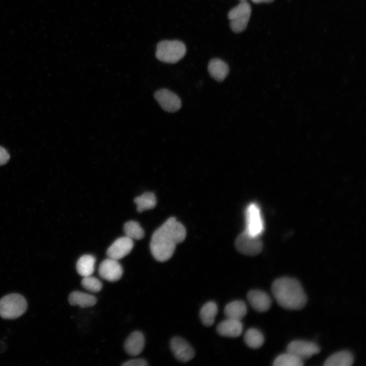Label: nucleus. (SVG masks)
Instances as JSON below:
<instances>
[{
  "label": "nucleus",
  "instance_id": "4be33fe9",
  "mask_svg": "<svg viewBox=\"0 0 366 366\" xmlns=\"http://www.w3.org/2000/svg\"><path fill=\"white\" fill-rule=\"evenodd\" d=\"M244 340L249 347L253 349L260 348L264 344V336L259 329L250 328L245 332Z\"/></svg>",
  "mask_w": 366,
  "mask_h": 366
},
{
  "label": "nucleus",
  "instance_id": "39448f33",
  "mask_svg": "<svg viewBox=\"0 0 366 366\" xmlns=\"http://www.w3.org/2000/svg\"><path fill=\"white\" fill-rule=\"evenodd\" d=\"M252 12L250 5L246 1H241L228 13L230 26L236 33H240L247 27Z\"/></svg>",
  "mask_w": 366,
  "mask_h": 366
},
{
  "label": "nucleus",
  "instance_id": "dca6fc26",
  "mask_svg": "<svg viewBox=\"0 0 366 366\" xmlns=\"http://www.w3.org/2000/svg\"><path fill=\"white\" fill-rule=\"evenodd\" d=\"M208 71L210 76L218 82L223 81L229 73L228 65L220 58H212L208 64Z\"/></svg>",
  "mask_w": 366,
  "mask_h": 366
},
{
  "label": "nucleus",
  "instance_id": "aec40b11",
  "mask_svg": "<svg viewBox=\"0 0 366 366\" xmlns=\"http://www.w3.org/2000/svg\"><path fill=\"white\" fill-rule=\"evenodd\" d=\"M96 259L93 255L86 254L81 256L76 263L77 272L82 277L91 276L95 270Z\"/></svg>",
  "mask_w": 366,
  "mask_h": 366
},
{
  "label": "nucleus",
  "instance_id": "bb28decb",
  "mask_svg": "<svg viewBox=\"0 0 366 366\" xmlns=\"http://www.w3.org/2000/svg\"><path fill=\"white\" fill-rule=\"evenodd\" d=\"M121 365L123 366H146L148 365V364L144 359H134L126 361Z\"/></svg>",
  "mask_w": 366,
  "mask_h": 366
},
{
  "label": "nucleus",
  "instance_id": "a878e982",
  "mask_svg": "<svg viewBox=\"0 0 366 366\" xmlns=\"http://www.w3.org/2000/svg\"><path fill=\"white\" fill-rule=\"evenodd\" d=\"M83 288L92 292H98L102 288V283L97 278L89 276L83 277L81 281Z\"/></svg>",
  "mask_w": 366,
  "mask_h": 366
},
{
  "label": "nucleus",
  "instance_id": "b1692460",
  "mask_svg": "<svg viewBox=\"0 0 366 366\" xmlns=\"http://www.w3.org/2000/svg\"><path fill=\"white\" fill-rule=\"evenodd\" d=\"M274 366H302L303 361L293 355L286 352L278 356L273 361Z\"/></svg>",
  "mask_w": 366,
  "mask_h": 366
},
{
  "label": "nucleus",
  "instance_id": "9b49d317",
  "mask_svg": "<svg viewBox=\"0 0 366 366\" xmlns=\"http://www.w3.org/2000/svg\"><path fill=\"white\" fill-rule=\"evenodd\" d=\"M170 347L175 357L180 361L187 362L194 357L195 352L192 347L180 337L173 338L170 341Z\"/></svg>",
  "mask_w": 366,
  "mask_h": 366
},
{
  "label": "nucleus",
  "instance_id": "0eeeda50",
  "mask_svg": "<svg viewBox=\"0 0 366 366\" xmlns=\"http://www.w3.org/2000/svg\"><path fill=\"white\" fill-rule=\"evenodd\" d=\"M287 351L303 361L319 353L320 349L318 345L314 342L296 340L291 342L288 345Z\"/></svg>",
  "mask_w": 366,
  "mask_h": 366
},
{
  "label": "nucleus",
  "instance_id": "ddd939ff",
  "mask_svg": "<svg viewBox=\"0 0 366 366\" xmlns=\"http://www.w3.org/2000/svg\"><path fill=\"white\" fill-rule=\"evenodd\" d=\"M247 299L252 307L259 312L269 310L271 306V299L266 292L259 290H252L247 294Z\"/></svg>",
  "mask_w": 366,
  "mask_h": 366
},
{
  "label": "nucleus",
  "instance_id": "6e6552de",
  "mask_svg": "<svg viewBox=\"0 0 366 366\" xmlns=\"http://www.w3.org/2000/svg\"><path fill=\"white\" fill-rule=\"evenodd\" d=\"M235 245L238 252L249 256L257 255L262 249V243L260 237L250 236L245 231L237 237Z\"/></svg>",
  "mask_w": 366,
  "mask_h": 366
},
{
  "label": "nucleus",
  "instance_id": "1a4fd4ad",
  "mask_svg": "<svg viewBox=\"0 0 366 366\" xmlns=\"http://www.w3.org/2000/svg\"><path fill=\"white\" fill-rule=\"evenodd\" d=\"M154 97L161 108L167 112H174L181 108L180 98L168 89L162 88L157 90Z\"/></svg>",
  "mask_w": 366,
  "mask_h": 366
},
{
  "label": "nucleus",
  "instance_id": "2eb2a0df",
  "mask_svg": "<svg viewBox=\"0 0 366 366\" xmlns=\"http://www.w3.org/2000/svg\"><path fill=\"white\" fill-rule=\"evenodd\" d=\"M145 340L143 334L140 331L133 332L125 342L124 348L126 352L130 355L136 356L143 349Z\"/></svg>",
  "mask_w": 366,
  "mask_h": 366
},
{
  "label": "nucleus",
  "instance_id": "f8f14e48",
  "mask_svg": "<svg viewBox=\"0 0 366 366\" xmlns=\"http://www.w3.org/2000/svg\"><path fill=\"white\" fill-rule=\"evenodd\" d=\"M134 246L133 240L127 236L116 239L108 248L107 255L108 258L118 260L129 254Z\"/></svg>",
  "mask_w": 366,
  "mask_h": 366
},
{
  "label": "nucleus",
  "instance_id": "cd10ccee",
  "mask_svg": "<svg viewBox=\"0 0 366 366\" xmlns=\"http://www.w3.org/2000/svg\"><path fill=\"white\" fill-rule=\"evenodd\" d=\"M10 158V156L7 150L4 147L0 146V166L8 163Z\"/></svg>",
  "mask_w": 366,
  "mask_h": 366
},
{
  "label": "nucleus",
  "instance_id": "c756f323",
  "mask_svg": "<svg viewBox=\"0 0 366 366\" xmlns=\"http://www.w3.org/2000/svg\"><path fill=\"white\" fill-rule=\"evenodd\" d=\"M241 1H246V0H240Z\"/></svg>",
  "mask_w": 366,
  "mask_h": 366
},
{
  "label": "nucleus",
  "instance_id": "20e7f679",
  "mask_svg": "<svg viewBox=\"0 0 366 366\" xmlns=\"http://www.w3.org/2000/svg\"><path fill=\"white\" fill-rule=\"evenodd\" d=\"M27 308L25 298L17 293H11L0 300V316L6 319H14L23 314Z\"/></svg>",
  "mask_w": 366,
  "mask_h": 366
},
{
  "label": "nucleus",
  "instance_id": "423d86ee",
  "mask_svg": "<svg viewBox=\"0 0 366 366\" xmlns=\"http://www.w3.org/2000/svg\"><path fill=\"white\" fill-rule=\"evenodd\" d=\"M245 232L250 236L260 237L264 231V222L259 206L255 203L248 205L246 210Z\"/></svg>",
  "mask_w": 366,
  "mask_h": 366
},
{
  "label": "nucleus",
  "instance_id": "c85d7f7f",
  "mask_svg": "<svg viewBox=\"0 0 366 366\" xmlns=\"http://www.w3.org/2000/svg\"><path fill=\"white\" fill-rule=\"evenodd\" d=\"M252 1L256 4H259L262 3H269L274 1V0H252Z\"/></svg>",
  "mask_w": 366,
  "mask_h": 366
},
{
  "label": "nucleus",
  "instance_id": "7ed1b4c3",
  "mask_svg": "<svg viewBox=\"0 0 366 366\" xmlns=\"http://www.w3.org/2000/svg\"><path fill=\"white\" fill-rule=\"evenodd\" d=\"M186 47L178 40H164L160 42L156 48V56L160 61L174 64L184 57Z\"/></svg>",
  "mask_w": 366,
  "mask_h": 366
},
{
  "label": "nucleus",
  "instance_id": "f3484780",
  "mask_svg": "<svg viewBox=\"0 0 366 366\" xmlns=\"http://www.w3.org/2000/svg\"><path fill=\"white\" fill-rule=\"evenodd\" d=\"M247 313V305L241 300L232 301L227 304L224 308L225 315L228 318L241 321Z\"/></svg>",
  "mask_w": 366,
  "mask_h": 366
},
{
  "label": "nucleus",
  "instance_id": "6ab92c4d",
  "mask_svg": "<svg viewBox=\"0 0 366 366\" xmlns=\"http://www.w3.org/2000/svg\"><path fill=\"white\" fill-rule=\"evenodd\" d=\"M69 302L73 306L87 308L94 306L97 302V299L92 294L76 291L69 295Z\"/></svg>",
  "mask_w": 366,
  "mask_h": 366
},
{
  "label": "nucleus",
  "instance_id": "f03ea898",
  "mask_svg": "<svg viewBox=\"0 0 366 366\" xmlns=\"http://www.w3.org/2000/svg\"><path fill=\"white\" fill-rule=\"evenodd\" d=\"M271 290L278 303L285 309L300 310L307 303V296L301 285L295 279H277L272 283Z\"/></svg>",
  "mask_w": 366,
  "mask_h": 366
},
{
  "label": "nucleus",
  "instance_id": "412c9836",
  "mask_svg": "<svg viewBox=\"0 0 366 366\" xmlns=\"http://www.w3.org/2000/svg\"><path fill=\"white\" fill-rule=\"evenodd\" d=\"M218 306L214 301L205 303L201 308L199 316L202 323L206 326H211L218 313Z\"/></svg>",
  "mask_w": 366,
  "mask_h": 366
},
{
  "label": "nucleus",
  "instance_id": "5701e85b",
  "mask_svg": "<svg viewBox=\"0 0 366 366\" xmlns=\"http://www.w3.org/2000/svg\"><path fill=\"white\" fill-rule=\"evenodd\" d=\"M134 202L137 205V210L138 212L153 208L157 204L156 198L151 192H145L141 196L136 197Z\"/></svg>",
  "mask_w": 366,
  "mask_h": 366
},
{
  "label": "nucleus",
  "instance_id": "393cba45",
  "mask_svg": "<svg viewBox=\"0 0 366 366\" xmlns=\"http://www.w3.org/2000/svg\"><path fill=\"white\" fill-rule=\"evenodd\" d=\"M124 230L126 236L133 239H140L144 236V231L140 224L134 221H130L126 223Z\"/></svg>",
  "mask_w": 366,
  "mask_h": 366
},
{
  "label": "nucleus",
  "instance_id": "4468645a",
  "mask_svg": "<svg viewBox=\"0 0 366 366\" xmlns=\"http://www.w3.org/2000/svg\"><path fill=\"white\" fill-rule=\"evenodd\" d=\"M217 331L223 337L237 338L242 332L243 325L240 320L227 318L217 325Z\"/></svg>",
  "mask_w": 366,
  "mask_h": 366
},
{
  "label": "nucleus",
  "instance_id": "a211bd4d",
  "mask_svg": "<svg viewBox=\"0 0 366 366\" xmlns=\"http://www.w3.org/2000/svg\"><path fill=\"white\" fill-rule=\"evenodd\" d=\"M354 362L352 353L347 350L337 352L330 355L324 363L325 366H351Z\"/></svg>",
  "mask_w": 366,
  "mask_h": 366
},
{
  "label": "nucleus",
  "instance_id": "f257e3e1",
  "mask_svg": "<svg viewBox=\"0 0 366 366\" xmlns=\"http://www.w3.org/2000/svg\"><path fill=\"white\" fill-rule=\"evenodd\" d=\"M186 236L184 225L175 218H169L152 235L150 249L153 257L160 262L167 261Z\"/></svg>",
  "mask_w": 366,
  "mask_h": 366
},
{
  "label": "nucleus",
  "instance_id": "9d476101",
  "mask_svg": "<svg viewBox=\"0 0 366 366\" xmlns=\"http://www.w3.org/2000/svg\"><path fill=\"white\" fill-rule=\"evenodd\" d=\"M123 268L117 260L108 258L103 260L99 267V274L109 282L119 280L123 274Z\"/></svg>",
  "mask_w": 366,
  "mask_h": 366
}]
</instances>
